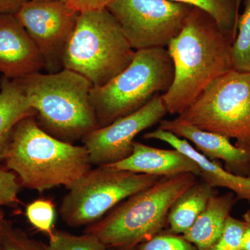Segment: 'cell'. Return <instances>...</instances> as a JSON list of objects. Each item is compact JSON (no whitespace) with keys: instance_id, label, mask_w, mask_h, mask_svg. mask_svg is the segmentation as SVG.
Segmentation results:
<instances>
[{"instance_id":"52a82bcc","label":"cell","mask_w":250,"mask_h":250,"mask_svg":"<svg viewBox=\"0 0 250 250\" xmlns=\"http://www.w3.org/2000/svg\"><path fill=\"white\" fill-rule=\"evenodd\" d=\"M176 119L250 150V72L233 69L215 79Z\"/></svg>"},{"instance_id":"5b68a950","label":"cell","mask_w":250,"mask_h":250,"mask_svg":"<svg viewBox=\"0 0 250 250\" xmlns=\"http://www.w3.org/2000/svg\"><path fill=\"white\" fill-rule=\"evenodd\" d=\"M174 76V64L167 48L135 51L125 70L106 84L90 90V103L100 128L138 111L156 94L166 93Z\"/></svg>"},{"instance_id":"9a60e30c","label":"cell","mask_w":250,"mask_h":250,"mask_svg":"<svg viewBox=\"0 0 250 250\" xmlns=\"http://www.w3.org/2000/svg\"><path fill=\"white\" fill-rule=\"evenodd\" d=\"M146 140H159L172 146L174 149L189 156L198 164L200 173L198 178L213 188H226L236 195L238 200H247L250 203V177L230 173L225 170L218 161L208 160L203 154L188 142L170 131L156 129L143 136Z\"/></svg>"},{"instance_id":"f1b7e54d","label":"cell","mask_w":250,"mask_h":250,"mask_svg":"<svg viewBox=\"0 0 250 250\" xmlns=\"http://www.w3.org/2000/svg\"><path fill=\"white\" fill-rule=\"evenodd\" d=\"M244 222V233H243L242 250H250V210H248L243 215Z\"/></svg>"},{"instance_id":"484cf974","label":"cell","mask_w":250,"mask_h":250,"mask_svg":"<svg viewBox=\"0 0 250 250\" xmlns=\"http://www.w3.org/2000/svg\"><path fill=\"white\" fill-rule=\"evenodd\" d=\"M21 187L19 179L14 172L0 167V207L16 205L19 202L18 194Z\"/></svg>"},{"instance_id":"4dcf8cb0","label":"cell","mask_w":250,"mask_h":250,"mask_svg":"<svg viewBox=\"0 0 250 250\" xmlns=\"http://www.w3.org/2000/svg\"><path fill=\"white\" fill-rule=\"evenodd\" d=\"M242 1H243V0H235V1H236V3L237 6H238V7L239 8V9H240V6H241Z\"/></svg>"},{"instance_id":"44dd1931","label":"cell","mask_w":250,"mask_h":250,"mask_svg":"<svg viewBox=\"0 0 250 250\" xmlns=\"http://www.w3.org/2000/svg\"><path fill=\"white\" fill-rule=\"evenodd\" d=\"M107 248L94 235L76 236L67 231L54 230L49 236L47 250H106Z\"/></svg>"},{"instance_id":"7c38bea8","label":"cell","mask_w":250,"mask_h":250,"mask_svg":"<svg viewBox=\"0 0 250 250\" xmlns=\"http://www.w3.org/2000/svg\"><path fill=\"white\" fill-rule=\"evenodd\" d=\"M45 69L36 44L15 14H0V72L18 80Z\"/></svg>"},{"instance_id":"ac0fdd59","label":"cell","mask_w":250,"mask_h":250,"mask_svg":"<svg viewBox=\"0 0 250 250\" xmlns=\"http://www.w3.org/2000/svg\"><path fill=\"white\" fill-rule=\"evenodd\" d=\"M215 194V188L199 179L170 207L167 218L168 232L177 235L187 232Z\"/></svg>"},{"instance_id":"3957f363","label":"cell","mask_w":250,"mask_h":250,"mask_svg":"<svg viewBox=\"0 0 250 250\" xmlns=\"http://www.w3.org/2000/svg\"><path fill=\"white\" fill-rule=\"evenodd\" d=\"M16 80L36 111L38 124L56 139L73 144L100 128L90 100L93 85L68 69Z\"/></svg>"},{"instance_id":"e0dca14e","label":"cell","mask_w":250,"mask_h":250,"mask_svg":"<svg viewBox=\"0 0 250 250\" xmlns=\"http://www.w3.org/2000/svg\"><path fill=\"white\" fill-rule=\"evenodd\" d=\"M36 111L16 80L1 77L0 80V161L4 160L11 134L18 122L36 116Z\"/></svg>"},{"instance_id":"8fae6325","label":"cell","mask_w":250,"mask_h":250,"mask_svg":"<svg viewBox=\"0 0 250 250\" xmlns=\"http://www.w3.org/2000/svg\"><path fill=\"white\" fill-rule=\"evenodd\" d=\"M167 113L161 94H156L138 111L87 135L82 141L92 165H111L129 157L136 136L160 123Z\"/></svg>"},{"instance_id":"9c48e42d","label":"cell","mask_w":250,"mask_h":250,"mask_svg":"<svg viewBox=\"0 0 250 250\" xmlns=\"http://www.w3.org/2000/svg\"><path fill=\"white\" fill-rule=\"evenodd\" d=\"M193 7L170 0H115L107 9L136 51L167 47Z\"/></svg>"},{"instance_id":"ffe728a7","label":"cell","mask_w":250,"mask_h":250,"mask_svg":"<svg viewBox=\"0 0 250 250\" xmlns=\"http://www.w3.org/2000/svg\"><path fill=\"white\" fill-rule=\"evenodd\" d=\"M243 11L239 14L236 39L231 45L233 70L250 72V0H243Z\"/></svg>"},{"instance_id":"ba28073f","label":"cell","mask_w":250,"mask_h":250,"mask_svg":"<svg viewBox=\"0 0 250 250\" xmlns=\"http://www.w3.org/2000/svg\"><path fill=\"white\" fill-rule=\"evenodd\" d=\"M161 178L118 170L109 166H97L68 189L61 203L59 213L72 228L89 226L126 198L152 187Z\"/></svg>"},{"instance_id":"7a4b0ae2","label":"cell","mask_w":250,"mask_h":250,"mask_svg":"<svg viewBox=\"0 0 250 250\" xmlns=\"http://www.w3.org/2000/svg\"><path fill=\"white\" fill-rule=\"evenodd\" d=\"M3 161L22 187L40 192L59 186L70 188L93 166L84 146L47 134L36 116L27 117L15 126Z\"/></svg>"},{"instance_id":"30bf717a","label":"cell","mask_w":250,"mask_h":250,"mask_svg":"<svg viewBox=\"0 0 250 250\" xmlns=\"http://www.w3.org/2000/svg\"><path fill=\"white\" fill-rule=\"evenodd\" d=\"M80 14L62 0H28L15 14L36 44L48 73L63 69L64 53Z\"/></svg>"},{"instance_id":"4316f807","label":"cell","mask_w":250,"mask_h":250,"mask_svg":"<svg viewBox=\"0 0 250 250\" xmlns=\"http://www.w3.org/2000/svg\"><path fill=\"white\" fill-rule=\"evenodd\" d=\"M77 12H88L107 9L108 5L115 0H62Z\"/></svg>"},{"instance_id":"83f0119b","label":"cell","mask_w":250,"mask_h":250,"mask_svg":"<svg viewBox=\"0 0 250 250\" xmlns=\"http://www.w3.org/2000/svg\"><path fill=\"white\" fill-rule=\"evenodd\" d=\"M28 0H0V14H16Z\"/></svg>"},{"instance_id":"1f68e13d","label":"cell","mask_w":250,"mask_h":250,"mask_svg":"<svg viewBox=\"0 0 250 250\" xmlns=\"http://www.w3.org/2000/svg\"><path fill=\"white\" fill-rule=\"evenodd\" d=\"M106 250H117L116 249H113V248H107Z\"/></svg>"},{"instance_id":"cb8c5ba5","label":"cell","mask_w":250,"mask_h":250,"mask_svg":"<svg viewBox=\"0 0 250 250\" xmlns=\"http://www.w3.org/2000/svg\"><path fill=\"white\" fill-rule=\"evenodd\" d=\"M244 226L243 220L229 215L220 238L208 250H242Z\"/></svg>"},{"instance_id":"d4e9b609","label":"cell","mask_w":250,"mask_h":250,"mask_svg":"<svg viewBox=\"0 0 250 250\" xmlns=\"http://www.w3.org/2000/svg\"><path fill=\"white\" fill-rule=\"evenodd\" d=\"M134 250H199L196 246L182 236L160 233L150 239L140 243Z\"/></svg>"},{"instance_id":"d6986e66","label":"cell","mask_w":250,"mask_h":250,"mask_svg":"<svg viewBox=\"0 0 250 250\" xmlns=\"http://www.w3.org/2000/svg\"><path fill=\"white\" fill-rule=\"evenodd\" d=\"M183 3L203 10L210 15L221 30L234 41L237 34V24L239 8L235 0H170Z\"/></svg>"},{"instance_id":"5bb4252c","label":"cell","mask_w":250,"mask_h":250,"mask_svg":"<svg viewBox=\"0 0 250 250\" xmlns=\"http://www.w3.org/2000/svg\"><path fill=\"white\" fill-rule=\"evenodd\" d=\"M118 170L158 177L192 173L199 177L198 164L176 149H159L134 141L133 152L126 159L107 165Z\"/></svg>"},{"instance_id":"4fadbf2b","label":"cell","mask_w":250,"mask_h":250,"mask_svg":"<svg viewBox=\"0 0 250 250\" xmlns=\"http://www.w3.org/2000/svg\"><path fill=\"white\" fill-rule=\"evenodd\" d=\"M159 128L190 141L208 160L224 161V168L230 173L250 177V150L231 144L226 136L204 131L176 118L162 120Z\"/></svg>"},{"instance_id":"603a6c76","label":"cell","mask_w":250,"mask_h":250,"mask_svg":"<svg viewBox=\"0 0 250 250\" xmlns=\"http://www.w3.org/2000/svg\"><path fill=\"white\" fill-rule=\"evenodd\" d=\"M2 250H47V246L30 238L23 230L5 219L2 228Z\"/></svg>"},{"instance_id":"7402d4cb","label":"cell","mask_w":250,"mask_h":250,"mask_svg":"<svg viewBox=\"0 0 250 250\" xmlns=\"http://www.w3.org/2000/svg\"><path fill=\"white\" fill-rule=\"evenodd\" d=\"M26 215L31 225L36 229L49 236L54 231L55 206L47 199H39L26 208Z\"/></svg>"},{"instance_id":"8992f818","label":"cell","mask_w":250,"mask_h":250,"mask_svg":"<svg viewBox=\"0 0 250 250\" xmlns=\"http://www.w3.org/2000/svg\"><path fill=\"white\" fill-rule=\"evenodd\" d=\"M135 50L107 9L82 13L63 57V68L80 74L93 87L107 83L125 70Z\"/></svg>"},{"instance_id":"2e32d148","label":"cell","mask_w":250,"mask_h":250,"mask_svg":"<svg viewBox=\"0 0 250 250\" xmlns=\"http://www.w3.org/2000/svg\"><path fill=\"white\" fill-rule=\"evenodd\" d=\"M237 201L233 192L220 195L215 194L191 228L182 236L199 250H209L222 234L225 222Z\"/></svg>"},{"instance_id":"277c9868","label":"cell","mask_w":250,"mask_h":250,"mask_svg":"<svg viewBox=\"0 0 250 250\" xmlns=\"http://www.w3.org/2000/svg\"><path fill=\"white\" fill-rule=\"evenodd\" d=\"M198 179L192 173L161 177L87 226L84 233L98 237L107 248L134 250L140 243L162 232L172 204Z\"/></svg>"},{"instance_id":"6da1fadb","label":"cell","mask_w":250,"mask_h":250,"mask_svg":"<svg viewBox=\"0 0 250 250\" xmlns=\"http://www.w3.org/2000/svg\"><path fill=\"white\" fill-rule=\"evenodd\" d=\"M232 43L209 14L192 8L167 47L174 67L173 82L161 94L167 113L179 116L213 80L233 70Z\"/></svg>"},{"instance_id":"f546056e","label":"cell","mask_w":250,"mask_h":250,"mask_svg":"<svg viewBox=\"0 0 250 250\" xmlns=\"http://www.w3.org/2000/svg\"><path fill=\"white\" fill-rule=\"evenodd\" d=\"M5 219L4 212L0 207V250H2V228Z\"/></svg>"}]
</instances>
